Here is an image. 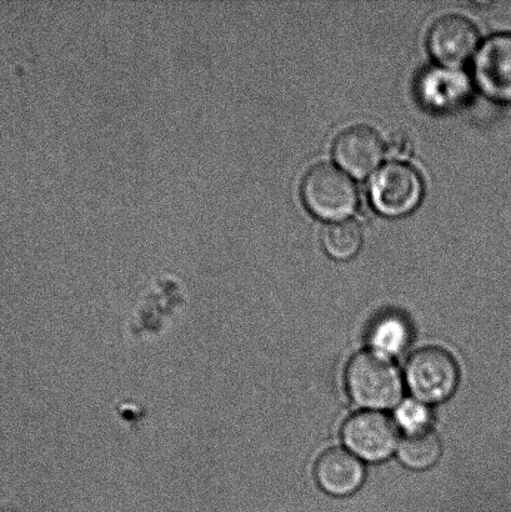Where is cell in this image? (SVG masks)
I'll use <instances>...</instances> for the list:
<instances>
[{
  "mask_svg": "<svg viewBox=\"0 0 511 512\" xmlns=\"http://www.w3.org/2000/svg\"><path fill=\"white\" fill-rule=\"evenodd\" d=\"M322 245L330 258L340 261L352 259L363 245L362 227L354 219L330 223L323 229Z\"/></svg>",
  "mask_w": 511,
  "mask_h": 512,
  "instance_id": "4fadbf2b",
  "label": "cell"
},
{
  "mask_svg": "<svg viewBox=\"0 0 511 512\" xmlns=\"http://www.w3.org/2000/svg\"><path fill=\"white\" fill-rule=\"evenodd\" d=\"M479 44V30L472 20L459 14L438 18L430 27L427 47L444 67L457 68L472 57Z\"/></svg>",
  "mask_w": 511,
  "mask_h": 512,
  "instance_id": "9c48e42d",
  "label": "cell"
},
{
  "mask_svg": "<svg viewBox=\"0 0 511 512\" xmlns=\"http://www.w3.org/2000/svg\"><path fill=\"white\" fill-rule=\"evenodd\" d=\"M364 465L350 451L333 449L320 456L315 466V478L325 493L347 496L362 486Z\"/></svg>",
  "mask_w": 511,
  "mask_h": 512,
  "instance_id": "30bf717a",
  "label": "cell"
},
{
  "mask_svg": "<svg viewBox=\"0 0 511 512\" xmlns=\"http://www.w3.org/2000/svg\"><path fill=\"white\" fill-rule=\"evenodd\" d=\"M345 446L360 460L379 463L398 449L397 426L379 411H363L345 421L342 430Z\"/></svg>",
  "mask_w": 511,
  "mask_h": 512,
  "instance_id": "5b68a950",
  "label": "cell"
},
{
  "mask_svg": "<svg viewBox=\"0 0 511 512\" xmlns=\"http://www.w3.org/2000/svg\"><path fill=\"white\" fill-rule=\"evenodd\" d=\"M395 419L400 426V429L405 431V434L417 433V431L430 429V419L432 414L427 408V405L420 403L418 400H405L400 403Z\"/></svg>",
  "mask_w": 511,
  "mask_h": 512,
  "instance_id": "5bb4252c",
  "label": "cell"
},
{
  "mask_svg": "<svg viewBox=\"0 0 511 512\" xmlns=\"http://www.w3.org/2000/svg\"><path fill=\"white\" fill-rule=\"evenodd\" d=\"M387 150H389L395 158H398L397 160L408 157L410 150H412V144H410L408 135L402 132L393 134L392 139L389 140Z\"/></svg>",
  "mask_w": 511,
  "mask_h": 512,
  "instance_id": "9a60e30c",
  "label": "cell"
},
{
  "mask_svg": "<svg viewBox=\"0 0 511 512\" xmlns=\"http://www.w3.org/2000/svg\"><path fill=\"white\" fill-rule=\"evenodd\" d=\"M405 376L415 400L425 405L438 404L457 389L459 369L447 351L425 348L412 355Z\"/></svg>",
  "mask_w": 511,
  "mask_h": 512,
  "instance_id": "277c9868",
  "label": "cell"
},
{
  "mask_svg": "<svg viewBox=\"0 0 511 512\" xmlns=\"http://www.w3.org/2000/svg\"><path fill=\"white\" fill-rule=\"evenodd\" d=\"M347 385L354 403L368 410L393 408L403 396L397 366L374 351H365L350 360Z\"/></svg>",
  "mask_w": 511,
  "mask_h": 512,
  "instance_id": "6da1fadb",
  "label": "cell"
},
{
  "mask_svg": "<svg viewBox=\"0 0 511 512\" xmlns=\"http://www.w3.org/2000/svg\"><path fill=\"white\" fill-rule=\"evenodd\" d=\"M412 338L408 320L398 313H385L375 319L369 330V344L374 353L390 358L402 354Z\"/></svg>",
  "mask_w": 511,
  "mask_h": 512,
  "instance_id": "8fae6325",
  "label": "cell"
},
{
  "mask_svg": "<svg viewBox=\"0 0 511 512\" xmlns=\"http://www.w3.org/2000/svg\"><path fill=\"white\" fill-rule=\"evenodd\" d=\"M414 93L423 108L434 113H449L468 103L473 84L462 70L429 65L415 78Z\"/></svg>",
  "mask_w": 511,
  "mask_h": 512,
  "instance_id": "8992f818",
  "label": "cell"
},
{
  "mask_svg": "<svg viewBox=\"0 0 511 512\" xmlns=\"http://www.w3.org/2000/svg\"><path fill=\"white\" fill-rule=\"evenodd\" d=\"M473 79L494 102L511 103V33L484 40L474 57Z\"/></svg>",
  "mask_w": 511,
  "mask_h": 512,
  "instance_id": "ba28073f",
  "label": "cell"
},
{
  "mask_svg": "<svg viewBox=\"0 0 511 512\" xmlns=\"http://www.w3.org/2000/svg\"><path fill=\"white\" fill-rule=\"evenodd\" d=\"M332 152L335 163L344 173L365 179L377 172L387 153V145L377 130L358 124L335 137Z\"/></svg>",
  "mask_w": 511,
  "mask_h": 512,
  "instance_id": "52a82bcc",
  "label": "cell"
},
{
  "mask_svg": "<svg viewBox=\"0 0 511 512\" xmlns=\"http://www.w3.org/2000/svg\"><path fill=\"white\" fill-rule=\"evenodd\" d=\"M369 195L380 214L390 218L404 217L422 203L424 180L413 165L392 160L374 173Z\"/></svg>",
  "mask_w": 511,
  "mask_h": 512,
  "instance_id": "3957f363",
  "label": "cell"
},
{
  "mask_svg": "<svg viewBox=\"0 0 511 512\" xmlns=\"http://www.w3.org/2000/svg\"><path fill=\"white\" fill-rule=\"evenodd\" d=\"M400 461L412 470H427L438 463L442 444L432 429L405 434L399 441Z\"/></svg>",
  "mask_w": 511,
  "mask_h": 512,
  "instance_id": "7c38bea8",
  "label": "cell"
},
{
  "mask_svg": "<svg viewBox=\"0 0 511 512\" xmlns=\"http://www.w3.org/2000/svg\"><path fill=\"white\" fill-rule=\"evenodd\" d=\"M305 208L319 219L329 222L345 220L357 210V185L342 169L320 163L304 174L300 184Z\"/></svg>",
  "mask_w": 511,
  "mask_h": 512,
  "instance_id": "7a4b0ae2",
  "label": "cell"
}]
</instances>
